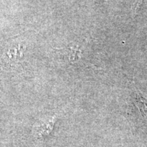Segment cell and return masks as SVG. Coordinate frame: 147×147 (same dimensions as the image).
I'll return each instance as SVG.
<instances>
[{
  "mask_svg": "<svg viewBox=\"0 0 147 147\" xmlns=\"http://www.w3.org/2000/svg\"><path fill=\"white\" fill-rule=\"evenodd\" d=\"M144 1V0H134L133 5H132V11H133L134 15H136L138 11L140 9Z\"/></svg>",
  "mask_w": 147,
  "mask_h": 147,
  "instance_id": "3957f363",
  "label": "cell"
},
{
  "mask_svg": "<svg viewBox=\"0 0 147 147\" xmlns=\"http://www.w3.org/2000/svg\"><path fill=\"white\" fill-rule=\"evenodd\" d=\"M55 120H56L55 117H53L51 118L43 119L38 122L36 125L37 134L41 136L50 134L54 127Z\"/></svg>",
  "mask_w": 147,
  "mask_h": 147,
  "instance_id": "7a4b0ae2",
  "label": "cell"
},
{
  "mask_svg": "<svg viewBox=\"0 0 147 147\" xmlns=\"http://www.w3.org/2000/svg\"><path fill=\"white\" fill-rule=\"evenodd\" d=\"M131 102L133 106L132 113H135L131 122L135 123L136 129H147V100L136 87L131 96Z\"/></svg>",
  "mask_w": 147,
  "mask_h": 147,
  "instance_id": "6da1fadb",
  "label": "cell"
}]
</instances>
